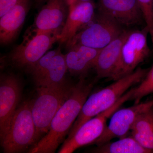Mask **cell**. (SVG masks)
<instances>
[{
    "instance_id": "9c48e42d",
    "label": "cell",
    "mask_w": 153,
    "mask_h": 153,
    "mask_svg": "<svg viewBox=\"0 0 153 153\" xmlns=\"http://www.w3.org/2000/svg\"><path fill=\"white\" fill-rule=\"evenodd\" d=\"M152 107L153 99L129 107L118 109L111 117L109 123L103 133L93 144L99 146L110 142L115 138L120 139L126 136L138 117Z\"/></svg>"
},
{
    "instance_id": "7c38bea8",
    "label": "cell",
    "mask_w": 153,
    "mask_h": 153,
    "mask_svg": "<svg viewBox=\"0 0 153 153\" xmlns=\"http://www.w3.org/2000/svg\"><path fill=\"white\" fill-rule=\"evenodd\" d=\"M46 2L27 33H61L69 12L66 0H48Z\"/></svg>"
},
{
    "instance_id": "484cf974",
    "label": "cell",
    "mask_w": 153,
    "mask_h": 153,
    "mask_svg": "<svg viewBox=\"0 0 153 153\" xmlns=\"http://www.w3.org/2000/svg\"><path fill=\"white\" fill-rule=\"evenodd\" d=\"M91 1V0H76V3L83 2L89 1Z\"/></svg>"
},
{
    "instance_id": "ffe728a7",
    "label": "cell",
    "mask_w": 153,
    "mask_h": 153,
    "mask_svg": "<svg viewBox=\"0 0 153 153\" xmlns=\"http://www.w3.org/2000/svg\"><path fill=\"white\" fill-rule=\"evenodd\" d=\"M60 48L59 46L57 49L47 52L34 66L27 70L32 74L33 79L37 86L39 85L43 80L53 57Z\"/></svg>"
},
{
    "instance_id": "ba28073f",
    "label": "cell",
    "mask_w": 153,
    "mask_h": 153,
    "mask_svg": "<svg viewBox=\"0 0 153 153\" xmlns=\"http://www.w3.org/2000/svg\"><path fill=\"white\" fill-rule=\"evenodd\" d=\"M60 34V32L27 33L23 42L11 52L10 60L15 66L28 70L58 41Z\"/></svg>"
},
{
    "instance_id": "277c9868",
    "label": "cell",
    "mask_w": 153,
    "mask_h": 153,
    "mask_svg": "<svg viewBox=\"0 0 153 153\" xmlns=\"http://www.w3.org/2000/svg\"><path fill=\"white\" fill-rule=\"evenodd\" d=\"M1 143L5 153L22 152L36 144V128L31 111V100L24 102L17 108L9 131Z\"/></svg>"
},
{
    "instance_id": "cb8c5ba5",
    "label": "cell",
    "mask_w": 153,
    "mask_h": 153,
    "mask_svg": "<svg viewBox=\"0 0 153 153\" xmlns=\"http://www.w3.org/2000/svg\"><path fill=\"white\" fill-rule=\"evenodd\" d=\"M66 1L69 7L76 3V0H66Z\"/></svg>"
},
{
    "instance_id": "4fadbf2b",
    "label": "cell",
    "mask_w": 153,
    "mask_h": 153,
    "mask_svg": "<svg viewBox=\"0 0 153 153\" xmlns=\"http://www.w3.org/2000/svg\"><path fill=\"white\" fill-rule=\"evenodd\" d=\"M96 6L92 0L75 3L69 7L65 25L59 36L58 42L67 44L76 34L95 18Z\"/></svg>"
},
{
    "instance_id": "52a82bcc",
    "label": "cell",
    "mask_w": 153,
    "mask_h": 153,
    "mask_svg": "<svg viewBox=\"0 0 153 153\" xmlns=\"http://www.w3.org/2000/svg\"><path fill=\"white\" fill-rule=\"evenodd\" d=\"M149 33L146 26L142 30H129L122 47L119 60L112 79L115 81L131 74L149 57L152 51L148 44Z\"/></svg>"
},
{
    "instance_id": "30bf717a",
    "label": "cell",
    "mask_w": 153,
    "mask_h": 153,
    "mask_svg": "<svg viewBox=\"0 0 153 153\" xmlns=\"http://www.w3.org/2000/svg\"><path fill=\"white\" fill-rule=\"evenodd\" d=\"M22 93L19 78L12 74H2L0 79V137L4 140L10 128Z\"/></svg>"
},
{
    "instance_id": "5b68a950",
    "label": "cell",
    "mask_w": 153,
    "mask_h": 153,
    "mask_svg": "<svg viewBox=\"0 0 153 153\" xmlns=\"http://www.w3.org/2000/svg\"><path fill=\"white\" fill-rule=\"evenodd\" d=\"M134 91V88H131L112 106L83 124L73 136L65 140L58 153H71L83 146L92 144L104 132L108 119L125 102L130 100Z\"/></svg>"
},
{
    "instance_id": "d6986e66",
    "label": "cell",
    "mask_w": 153,
    "mask_h": 153,
    "mask_svg": "<svg viewBox=\"0 0 153 153\" xmlns=\"http://www.w3.org/2000/svg\"><path fill=\"white\" fill-rule=\"evenodd\" d=\"M97 153H150V151L140 145L132 137H124L114 142L97 146L91 151Z\"/></svg>"
},
{
    "instance_id": "8992f818",
    "label": "cell",
    "mask_w": 153,
    "mask_h": 153,
    "mask_svg": "<svg viewBox=\"0 0 153 153\" xmlns=\"http://www.w3.org/2000/svg\"><path fill=\"white\" fill-rule=\"evenodd\" d=\"M125 30L114 20L98 13L89 25L83 28L66 44L68 48L74 45L101 49L120 36Z\"/></svg>"
},
{
    "instance_id": "7402d4cb",
    "label": "cell",
    "mask_w": 153,
    "mask_h": 153,
    "mask_svg": "<svg viewBox=\"0 0 153 153\" xmlns=\"http://www.w3.org/2000/svg\"><path fill=\"white\" fill-rule=\"evenodd\" d=\"M149 31L153 48V0H137Z\"/></svg>"
},
{
    "instance_id": "6da1fadb",
    "label": "cell",
    "mask_w": 153,
    "mask_h": 153,
    "mask_svg": "<svg viewBox=\"0 0 153 153\" xmlns=\"http://www.w3.org/2000/svg\"><path fill=\"white\" fill-rule=\"evenodd\" d=\"M93 87V83L87 82L84 77H80L73 85L68 98L53 118L49 131L27 152L55 153L65 141Z\"/></svg>"
},
{
    "instance_id": "2e32d148",
    "label": "cell",
    "mask_w": 153,
    "mask_h": 153,
    "mask_svg": "<svg viewBox=\"0 0 153 153\" xmlns=\"http://www.w3.org/2000/svg\"><path fill=\"white\" fill-rule=\"evenodd\" d=\"M68 49L65 55L68 71L71 75L84 77L94 68L100 49L81 45H74Z\"/></svg>"
},
{
    "instance_id": "44dd1931",
    "label": "cell",
    "mask_w": 153,
    "mask_h": 153,
    "mask_svg": "<svg viewBox=\"0 0 153 153\" xmlns=\"http://www.w3.org/2000/svg\"><path fill=\"white\" fill-rule=\"evenodd\" d=\"M153 93V65L149 68L146 75L139 85L134 87L130 100H134L135 104H137L145 97Z\"/></svg>"
},
{
    "instance_id": "3957f363",
    "label": "cell",
    "mask_w": 153,
    "mask_h": 153,
    "mask_svg": "<svg viewBox=\"0 0 153 153\" xmlns=\"http://www.w3.org/2000/svg\"><path fill=\"white\" fill-rule=\"evenodd\" d=\"M72 86L67 82L59 86L37 87V96L31 100L36 143L49 131L53 118L68 98Z\"/></svg>"
},
{
    "instance_id": "ac0fdd59",
    "label": "cell",
    "mask_w": 153,
    "mask_h": 153,
    "mask_svg": "<svg viewBox=\"0 0 153 153\" xmlns=\"http://www.w3.org/2000/svg\"><path fill=\"white\" fill-rule=\"evenodd\" d=\"M68 71L65 55L60 48L53 57L44 78L37 87L59 86L67 83L66 74Z\"/></svg>"
},
{
    "instance_id": "7a4b0ae2",
    "label": "cell",
    "mask_w": 153,
    "mask_h": 153,
    "mask_svg": "<svg viewBox=\"0 0 153 153\" xmlns=\"http://www.w3.org/2000/svg\"><path fill=\"white\" fill-rule=\"evenodd\" d=\"M149 68H137L131 74L117 80L88 97L80 113L71 127L67 139H69L86 122L112 106L132 86L140 82Z\"/></svg>"
},
{
    "instance_id": "e0dca14e",
    "label": "cell",
    "mask_w": 153,
    "mask_h": 153,
    "mask_svg": "<svg viewBox=\"0 0 153 153\" xmlns=\"http://www.w3.org/2000/svg\"><path fill=\"white\" fill-rule=\"evenodd\" d=\"M131 131L140 145L153 153V107L138 117Z\"/></svg>"
},
{
    "instance_id": "d4e9b609",
    "label": "cell",
    "mask_w": 153,
    "mask_h": 153,
    "mask_svg": "<svg viewBox=\"0 0 153 153\" xmlns=\"http://www.w3.org/2000/svg\"><path fill=\"white\" fill-rule=\"evenodd\" d=\"M48 0H36V2L39 5H40L41 4L46 2Z\"/></svg>"
},
{
    "instance_id": "603a6c76",
    "label": "cell",
    "mask_w": 153,
    "mask_h": 153,
    "mask_svg": "<svg viewBox=\"0 0 153 153\" xmlns=\"http://www.w3.org/2000/svg\"><path fill=\"white\" fill-rule=\"evenodd\" d=\"M19 0H0V17L16 5Z\"/></svg>"
},
{
    "instance_id": "9a60e30c",
    "label": "cell",
    "mask_w": 153,
    "mask_h": 153,
    "mask_svg": "<svg viewBox=\"0 0 153 153\" xmlns=\"http://www.w3.org/2000/svg\"><path fill=\"white\" fill-rule=\"evenodd\" d=\"M129 32V30H125L120 36L100 49L94 67L98 79H112L119 60L122 47Z\"/></svg>"
},
{
    "instance_id": "8fae6325",
    "label": "cell",
    "mask_w": 153,
    "mask_h": 153,
    "mask_svg": "<svg viewBox=\"0 0 153 153\" xmlns=\"http://www.w3.org/2000/svg\"><path fill=\"white\" fill-rule=\"evenodd\" d=\"M97 9L123 27L139 26L145 22L137 0H98Z\"/></svg>"
},
{
    "instance_id": "5bb4252c",
    "label": "cell",
    "mask_w": 153,
    "mask_h": 153,
    "mask_svg": "<svg viewBox=\"0 0 153 153\" xmlns=\"http://www.w3.org/2000/svg\"><path fill=\"white\" fill-rule=\"evenodd\" d=\"M30 5V0H19L16 5L0 17L1 44L7 45L16 39L25 23Z\"/></svg>"
}]
</instances>
